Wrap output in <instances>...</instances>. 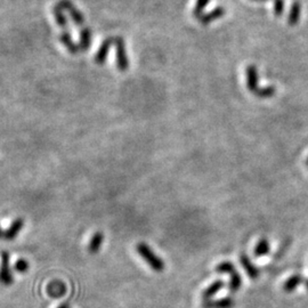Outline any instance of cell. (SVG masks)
<instances>
[{"label":"cell","mask_w":308,"mask_h":308,"mask_svg":"<svg viewBox=\"0 0 308 308\" xmlns=\"http://www.w3.org/2000/svg\"><path fill=\"white\" fill-rule=\"evenodd\" d=\"M306 166L308 167V157H307V159H306Z\"/></svg>","instance_id":"83f0119b"},{"label":"cell","mask_w":308,"mask_h":308,"mask_svg":"<svg viewBox=\"0 0 308 308\" xmlns=\"http://www.w3.org/2000/svg\"><path fill=\"white\" fill-rule=\"evenodd\" d=\"M58 39H59V43L64 45V46L66 47V50L69 51L71 54H78V52H80V51H79L78 44H76L72 40V36H71V33L69 31L61 32V35H59Z\"/></svg>","instance_id":"4fadbf2b"},{"label":"cell","mask_w":308,"mask_h":308,"mask_svg":"<svg viewBox=\"0 0 308 308\" xmlns=\"http://www.w3.org/2000/svg\"><path fill=\"white\" fill-rule=\"evenodd\" d=\"M247 87L251 93L258 90V71L256 65H249L247 67Z\"/></svg>","instance_id":"30bf717a"},{"label":"cell","mask_w":308,"mask_h":308,"mask_svg":"<svg viewBox=\"0 0 308 308\" xmlns=\"http://www.w3.org/2000/svg\"><path fill=\"white\" fill-rule=\"evenodd\" d=\"M15 270H17L18 273H25L29 269V262L25 259H20L15 264Z\"/></svg>","instance_id":"cb8c5ba5"},{"label":"cell","mask_w":308,"mask_h":308,"mask_svg":"<svg viewBox=\"0 0 308 308\" xmlns=\"http://www.w3.org/2000/svg\"><path fill=\"white\" fill-rule=\"evenodd\" d=\"M3 238V231H1V228H0V239Z\"/></svg>","instance_id":"4316f807"},{"label":"cell","mask_w":308,"mask_h":308,"mask_svg":"<svg viewBox=\"0 0 308 308\" xmlns=\"http://www.w3.org/2000/svg\"><path fill=\"white\" fill-rule=\"evenodd\" d=\"M233 270H235V267L231 261H223L216 267V272L221 274H230Z\"/></svg>","instance_id":"603a6c76"},{"label":"cell","mask_w":308,"mask_h":308,"mask_svg":"<svg viewBox=\"0 0 308 308\" xmlns=\"http://www.w3.org/2000/svg\"><path fill=\"white\" fill-rule=\"evenodd\" d=\"M225 13L226 12H225L224 7H221V6L216 7V8H213L211 12L202 14L200 18H199V21H200V23L202 25H208L210 23H212L213 21H216V20H218V18L223 17Z\"/></svg>","instance_id":"9c48e42d"},{"label":"cell","mask_w":308,"mask_h":308,"mask_svg":"<svg viewBox=\"0 0 308 308\" xmlns=\"http://www.w3.org/2000/svg\"><path fill=\"white\" fill-rule=\"evenodd\" d=\"M57 5L61 7L62 10H65V12L69 13L74 24L79 26V28H80V26H84L85 16L82 15L80 10H79L77 7L70 1V0H59V1L57 2Z\"/></svg>","instance_id":"3957f363"},{"label":"cell","mask_w":308,"mask_h":308,"mask_svg":"<svg viewBox=\"0 0 308 308\" xmlns=\"http://www.w3.org/2000/svg\"><path fill=\"white\" fill-rule=\"evenodd\" d=\"M284 10V0H274V14L275 16H281Z\"/></svg>","instance_id":"d4e9b609"},{"label":"cell","mask_w":308,"mask_h":308,"mask_svg":"<svg viewBox=\"0 0 308 308\" xmlns=\"http://www.w3.org/2000/svg\"><path fill=\"white\" fill-rule=\"evenodd\" d=\"M137 253L140 254V256L148 262L150 267L155 272H162L164 269V261L159 256H156L154 254V251L150 248L146 243H138L137 247Z\"/></svg>","instance_id":"6da1fadb"},{"label":"cell","mask_w":308,"mask_h":308,"mask_svg":"<svg viewBox=\"0 0 308 308\" xmlns=\"http://www.w3.org/2000/svg\"><path fill=\"white\" fill-rule=\"evenodd\" d=\"M24 225V220L22 218H16L15 219L12 225L7 228V230L3 232V239L7 240V241H12L16 236L18 235V233L22 230Z\"/></svg>","instance_id":"8fae6325"},{"label":"cell","mask_w":308,"mask_h":308,"mask_svg":"<svg viewBox=\"0 0 308 308\" xmlns=\"http://www.w3.org/2000/svg\"><path fill=\"white\" fill-rule=\"evenodd\" d=\"M57 308H71V305L67 302H65V303L61 304V305H59Z\"/></svg>","instance_id":"484cf974"},{"label":"cell","mask_w":308,"mask_h":308,"mask_svg":"<svg viewBox=\"0 0 308 308\" xmlns=\"http://www.w3.org/2000/svg\"><path fill=\"white\" fill-rule=\"evenodd\" d=\"M113 44H114V37H108V38H106L103 41L102 45H101V47L99 48V51H97L96 55H95V63H97V64H100V65L104 64L105 61H106V58H107L110 48Z\"/></svg>","instance_id":"5b68a950"},{"label":"cell","mask_w":308,"mask_h":308,"mask_svg":"<svg viewBox=\"0 0 308 308\" xmlns=\"http://www.w3.org/2000/svg\"><path fill=\"white\" fill-rule=\"evenodd\" d=\"M210 2V0H197V3H195V7L193 9V16L197 18H200L204 12L205 8L208 6V3Z\"/></svg>","instance_id":"7402d4cb"},{"label":"cell","mask_w":308,"mask_h":308,"mask_svg":"<svg viewBox=\"0 0 308 308\" xmlns=\"http://www.w3.org/2000/svg\"><path fill=\"white\" fill-rule=\"evenodd\" d=\"M240 262H241L242 267L246 270L248 276L250 277L251 280H257L259 277V269L256 267V265L251 261V259L248 257V255L241 254L240 256Z\"/></svg>","instance_id":"ba28073f"},{"label":"cell","mask_w":308,"mask_h":308,"mask_svg":"<svg viewBox=\"0 0 308 308\" xmlns=\"http://www.w3.org/2000/svg\"><path fill=\"white\" fill-rule=\"evenodd\" d=\"M306 289H307V290H308V281H307V282H306Z\"/></svg>","instance_id":"f1b7e54d"},{"label":"cell","mask_w":308,"mask_h":308,"mask_svg":"<svg viewBox=\"0 0 308 308\" xmlns=\"http://www.w3.org/2000/svg\"><path fill=\"white\" fill-rule=\"evenodd\" d=\"M269 253V242L266 238L259 240V242L255 247V256L257 258L264 257Z\"/></svg>","instance_id":"d6986e66"},{"label":"cell","mask_w":308,"mask_h":308,"mask_svg":"<svg viewBox=\"0 0 308 308\" xmlns=\"http://www.w3.org/2000/svg\"><path fill=\"white\" fill-rule=\"evenodd\" d=\"M231 275V281H230V285H228V290L231 292H238L240 290L242 285V279L240 276V274L238 270H233L232 273H230Z\"/></svg>","instance_id":"ffe728a7"},{"label":"cell","mask_w":308,"mask_h":308,"mask_svg":"<svg viewBox=\"0 0 308 308\" xmlns=\"http://www.w3.org/2000/svg\"><path fill=\"white\" fill-rule=\"evenodd\" d=\"M103 241H104V235L102 232H96L95 234L93 235L92 240H90V242L88 244V251L90 254L95 255L100 251L101 247H102L103 244Z\"/></svg>","instance_id":"2e32d148"},{"label":"cell","mask_w":308,"mask_h":308,"mask_svg":"<svg viewBox=\"0 0 308 308\" xmlns=\"http://www.w3.org/2000/svg\"><path fill=\"white\" fill-rule=\"evenodd\" d=\"M92 39H93V33L92 29L88 26H84L79 32V51L80 52L87 51L90 46H92Z\"/></svg>","instance_id":"8992f818"},{"label":"cell","mask_w":308,"mask_h":308,"mask_svg":"<svg viewBox=\"0 0 308 308\" xmlns=\"http://www.w3.org/2000/svg\"><path fill=\"white\" fill-rule=\"evenodd\" d=\"M300 15H302V5H300L299 1H295L290 8V13H289L288 24L290 26H295L299 22Z\"/></svg>","instance_id":"e0dca14e"},{"label":"cell","mask_w":308,"mask_h":308,"mask_svg":"<svg viewBox=\"0 0 308 308\" xmlns=\"http://www.w3.org/2000/svg\"><path fill=\"white\" fill-rule=\"evenodd\" d=\"M13 275L9 266V254L7 251H1V267H0V283L3 285H10L13 283Z\"/></svg>","instance_id":"277c9868"},{"label":"cell","mask_w":308,"mask_h":308,"mask_svg":"<svg viewBox=\"0 0 308 308\" xmlns=\"http://www.w3.org/2000/svg\"><path fill=\"white\" fill-rule=\"evenodd\" d=\"M257 1H266V0H257Z\"/></svg>","instance_id":"f546056e"},{"label":"cell","mask_w":308,"mask_h":308,"mask_svg":"<svg viewBox=\"0 0 308 308\" xmlns=\"http://www.w3.org/2000/svg\"><path fill=\"white\" fill-rule=\"evenodd\" d=\"M275 92H276L275 87L269 86V87H265V88H258L257 92L254 93V95L257 96L258 99H269V97L274 96Z\"/></svg>","instance_id":"44dd1931"},{"label":"cell","mask_w":308,"mask_h":308,"mask_svg":"<svg viewBox=\"0 0 308 308\" xmlns=\"http://www.w3.org/2000/svg\"><path fill=\"white\" fill-rule=\"evenodd\" d=\"M47 295L51 297L54 299L62 298L63 296L66 294V285L62 282V281L55 280L50 282V284L47 285Z\"/></svg>","instance_id":"52a82bcc"},{"label":"cell","mask_w":308,"mask_h":308,"mask_svg":"<svg viewBox=\"0 0 308 308\" xmlns=\"http://www.w3.org/2000/svg\"><path fill=\"white\" fill-rule=\"evenodd\" d=\"M224 284H225L224 281H221V280H217L213 283L210 284L209 287L206 288L204 292H202V299H204V302H206V300H211L212 297L218 294L221 289H223Z\"/></svg>","instance_id":"5bb4252c"},{"label":"cell","mask_w":308,"mask_h":308,"mask_svg":"<svg viewBox=\"0 0 308 308\" xmlns=\"http://www.w3.org/2000/svg\"><path fill=\"white\" fill-rule=\"evenodd\" d=\"M303 282H304V277L300 275V274H295V275L289 277V279L285 281V283L283 284V290L285 292L295 291L296 289L298 288Z\"/></svg>","instance_id":"ac0fdd59"},{"label":"cell","mask_w":308,"mask_h":308,"mask_svg":"<svg viewBox=\"0 0 308 308\" xmlns=\"http://www.w3.org/2000/svg\"><path fill=\"white\" fill-rule=\"evenodd\" d=\"M235 302L230 297L219 300H206V302L202 303L204 308H233Z\"/></svg>","instance_id":"7c38bea8"},{"label":"cell","mask_w":308,"mask_h":308,"mask_svg":"<svg viewBox=\"0 0 308 308\" xmlns=\"http://www.w3.org/2000/svg\"><path fill=\"white\" fill-rule=\"evenodd\" d=\"M114 45L116 54V67L121 72H125L129 67V59L126 50V43L121 37H114Z\"/></svg>","instance_id":"7a4b0ae2"},{"label":"cell","mask_w":308,"mask_h":308,"mask_svg":"<svg viewBox=\"0 0 308 308\" xmlns=\"http://www.w3.org/2000/svg\"><path fill=\"white\" fill-rule=\"evenodd\" d=\"M52 14H54L55 21L59 28H62L64 31H69V23H67V18L64 15V10H62L57 3L52 7Z\"/></svg>","instance_id":"9a60e30c"}]
</instances>
